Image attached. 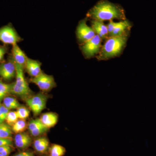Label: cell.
Masks as SVG:
<instances>
[{
  "label": "cell",
  "instance_id": "cell-1",
  "mask_svg": "<svg viewBox=\"0 0 156 156\" xmlns=\"http://www.w3.org/2000/svg\"><path fill=\"white\" fill-rule=\"evenodd\" d=\"M87 16L92 20L103 22L114 19L121 21L126 19V12L123 7L108 0H99L89 10Z\"/></svg>",
  "mask_w": 156,
  "mask_h": 156
},
{
  "label": "cell",
  "instance_id": "cell-2",
  "mask_svg": "<svg viewBox=\"0 0 156 156\" xmlns=\"http://www.w3.org/2000/svg\"><path fill=\"white\" fill-rule=\"evenodd\" d=\"M130 34L110 37L102 45L96 58L98 61H106L121 56L126 48Z\"/></svg>",
  "mask_w": 156,
  "mask_h": 156
},
{
  "label": "cell",
  "instance_id": "cell-3",
  "mask_svg": "<svg viewBox=\"0 0 156 156\" xmlns=\"http://www.w3.org/2000/svg\"><path fill=\"white\" fill-rule=\"evenodd\" d=\"M16 80L13 83L11 94L26 99L31 95L32 91L26 80L22 66L16 64Z\"/></svg>",
  "mask_w": 156,
  "mask_h": 156
},
{
  "label": "cell",
  "instance_id": "cell-4",
  "mask_svg": "<svg viewBox=\"0 0 156 156\" xmlns=\"http://www.w3.org/2000/svg\"><path fill=\"white\" fill-rule=\"evenodd\" d=\"M102 39L96 34L92 38L81 44L80 48L84 57L87 59L96 57L102 47Z\"/></svg>",
  "mask_w": 156,
  "mask_h": 156
},
{
  "label": "cell",
  "instance_id": "cell-5",
  "mask_svg": "<svg viewBox=\"0 0 156 156\" xmlns=\"http://www.w3.org/2000/svg\"><path fill=\"white\" fill-rule=\"evenodd\" d=\"M48 96L42 93L31 95L25 99L27 106L33 113L34 115L37 116L41 114L47 105Z\"/></svg>",
  "mask_w": 156,
  "mask_h": 156
},
{
  "label": "cell",
  "instance_id": "cell-6",
  "mask_svg": "<svg viewBox=\"0 0 156 156\" xmlns=\"http://www.w3.org/2000/svg\"><path fill=\"white\" fill-rule=\"evenodd\" d=\"M87 17L80 21L77 27L76 35L80 45L89 41L96 35L92 27L87 25Z\"/></svg>",
  "mask_w": 156,
  "mask_h": 156
},
{
  "label": "cell",
  "instance_id": "cell-7",
  "mask_svg": "<svg viewBox=\"0 0 156 156\" xmlns=\"http://www.w3.org/2000/svg\"><path fill=\"white\" fill-rule=\"evenodd\" d=\"M30 82L36 84L44 92H48L56 87V83L52 76L42 72L39 75L32 78Z\"/></svg>",
  "mask_w": 156,
  "mask_h": 156
},
{
  "label": "cell",
  "instance_id": "cell-8",
  "mask_svg": "<svg viewBox=\"0 0 156 156\" xmlns=\"http://www.w3.org/2000/svg\"><path fill=\"white\" fill-rule=\"evenodd\" d=\"M21 40V37L12 27L5 26L0 28V41L4 44L14 45Z\"/></svg>",
  "mask_w": 156,
  "mask_h": 156
},
{
  "label": "cell",
  "instance_id": "cell-9",
  "mask_svg": "<svg viewBox=\"0 0 156 156\" xmlns=\"http://www.w3.org/2000/svg\"><path fill=\"white\" fill-rule=\"evenodd\" d=\"M16 75V65L12 57L9 61L0 65V76L4 80H10Z\"/></svg>",
  "mask_w": 156,
  "mask_h": 156
},
{
  "label": "cell",
  "instance_id": "cell-10",
  "mask_svg": "<svg viewBox=\"0 0 156 156\" xmlns=\"http://www.w3.org/2000/svg\"><path fill=\"white\" fill-rule=\"evenodd\" d=\"M27 128L30 135L34 137L44 134L48 130L40 119L31 120L28 123Z\"/></svg>",
  "mask_w": 156,
  "mask_h": 156
},
{
  "label": "cell",
  "instance_id": "cell-11",
  "mask_svg": "<svg viewBox=\"0 0 156 156\" xmlns=\"http://www.w3.org/2000/svg\"><path fill=\"white\" fill-rule=\"evenodd\" d=\"M91 25L96 34L99 36L102 41H106L108 38V32L107 25L103 21L92 20Z\"/></svg>",
  "mask_w": 156,
  "mask_h": 156
},
{
  "label": "cell",
  "instance_id": "cell-12",
  "mask_svg": "<svg viewBox=\"0 0 156 156\" xmlns=\"http://www.w3.org/2000/svg\"><path fill=\"white\" fill-rule=\"evenodd\" d=\"M131 27L132 23L128 20L120 21L108 37L121 36L126 34H130Z\"/></svg>",
  "mask_w": 156,
  "mask_h": 156
},
{
  "label": "cell",
  "instance_id": "cell-13",
  "mask_svg": "<svg viewBox=\"0 0 156 156\" xmlns=\"http://www.w3.org/2000/svg\"><path fill=\"white\" fill-rule=\"evenodd\" d=\"M41 65V63L39 61L28 58L24 68L28 74L34 78L39 75L42 73Z\"/></svg>",
  "mask_w": 156,
  "mask_h": 156
},
{
  "label": "cell",
  "instance_id": "cell-14",
  "mask_svg": "<svg viewBox=\"0 0 156 156\" xmlns=\"http://www.w3.org/2000/svg\"><path fill=\"white\" fill-rule=\"evenodd\" d=\"M14 140L15 145L21 149L27 148L32 142L30 135L24 132L16 134Z\"/></svg>",
  "mask_w": 156,
  "mask_h": 156
},
{
  "label": "cell",
  "instance_id": "cell-15",
  "mask_svg": "<svg viewBox=\"0 0 156 156\" xmlns=\"http://www.w3.org/2000/svg\"><path fill=\"white\" fill-rule=\"evenodd\" d=\"M12 58L15 63L25 68L26 63L28 57L17 44L13 45L12 50Z\"/></svg>",
  "mask_w": 156,
  "mask_h": 156
},
{
  "label": "cell",
  "instance_id": "cell-16",
  "mask_svg": "<svg viewBox=\"0 0 156 156\" xmlns=\"http://www.w3.org/2000/svg\"><path fill=\"white\" fill-rule=\"evenodd\" d=\"M40 119L42 123L49 129L56 126L58 122V116L56 113L50 112L42 114Z\"/></svg>",
  "mask_w": 156,
  "mask_h": 156
},
{
  "label": "cell",
  "instance_id": "cell-17",
  "mask_svg": "<svg viewBox=\"0 0 156 156\" xmlns=\"http://www.w3.org/2000/svg\"><path fill=\"white\" fill-rule=\"evenodd\" d=\"M49 143V140L47 137L42 136L37 138L34 141V147L39 153H45L48 151Z\"/></svg>",
  "mask_w": 156,
  "mask_h": 156
},
{
  "label": "cell",
  "instance_id": "cell-18",
  "mask_svg": "<svg viewBox=\"0 0 156 156\" xmlns=\"http://www.w3.org/2000/svg\"><path fill=\"white\" fill-rule=\"evenodd\" d=\"M13 83L6 84L0 80V103L4 98L11 94Z\"/></svg>",
  "mask_w": 156,
  "mask_h": 156
},
{
  "label": "cell",
  "instance_id": "cell-19",
  "mask_svg": "<svg viewBox=\"0 0 156 156\" xmlns=\"http://www.w3.org/2000/svg\"><path fill=\"white\" fill-rule=\"evenodd\" d=\"M27 127L28 125L26 120L20 119L12 126L11 129L14 133L17 134L24 132Z\"/></svg>",
  "mask_w": 156,
  "mask_h": 156
},
{
  "label": "cell",
  "instance_id": "cell-20",
  "mask_svg": "<svg viewBox=\"0 0 156 156\" xmlns=\"http://www.w3.org/2000/svg\"><path fill=\"white\" fill-rule=\"evenodd\" d=\"M3 104L10 110L18 108L20 106V104L16 98L9 96L4 98Z\"/></svg>",
  "mask_w": 156,
  "mask_h": 156
},
{
  "label": "cell",
  "instance_id": "cell-21",
  "mask_svg": "<svg viewBox=\"0 0 156 156\" xmlns=\"http://www.w3.org/2000/svg\"><path fill=\"white\" fill-rule=\"evenodd\" d=\"M12 129L7 123L0 124V138L12 139Z\"/></svg>",
  "mask_w": 156,
  "mask_h": 156
},
{
  "label": "cell",
  "instance_id": "cell-22",
  "mask_svg": "<svg viewBox=\"0 0 156 156\" xmlns=\"http://www.w3.org/2000/svg\"><path fill=\"white\" fill-rule=\"evenodd\" d=\"M66 152V149L62 146L58 144H53L49 149L50 156H63Z\"/></svg>",
  "mask_w": 156,
  "mask_h": 156
},
{
  "label": "cell",
  "instance_id": "cell-23",
  "mask_svg": "<svg viewBox=\"0 0 156 156\" xmlns=\"http://www.w3.org/2000/svg\"><path fill=\"white\" fill-rule=\"evenodd\" d=\"M17 112L10 111L6 117L5 120L6 123L9 126H12L18 120Z\"/></svg>",
  "mask_w": 156,
  "mask_h": 156
},
{
  "label": "cell",
  "instance_id": "cell-24",
  "mask_svg": "<svg viewBox=\"0 0 156 156\" xmlns=\"http://www.w3.org/2000/svg\"><path fill=\"white\" fill-rule=\"evenodd\" d=\"M17 113L18 119H26L28 118L30 114V112L26 107L21 106L17 109Z\"/></svg>",
  "mask_w": 156,
  "mask_h": 156
},
{
  "label": "cell",
  "instance_id": "cell-25",
  "mask_svg": "<svg viewBox=\"0 0 156 156\" xmlns=\"http://www.w3.org/2000/svg\"><path fill=\"white\" fill-rule=\"evenodd\" d=\"M10 110L7 108L2 104L0 103V124L4 122Z\"/></svg>",
  "mask_w": 156,
  "mask_h": 156
},
{
  "label": "cell",
  "instance_id": "cell-26",
  "mask_svg": "<svg viewBox=\"0 0 156 156\" xmlns=\"http://www.w3.org/2000/svg\"><path fill=\"white\" fill-rule=\"evenodd\" d=\"M119 22H114L113 20H110L109 21L108 23L107 24L108 30V32L109 36L112 33L113 31L115 29V28L119 24Z\"/></svg>",
  "mask_w": 156,
  "mask_h": 156
},
{
  "label": "cell",
  "instance_id": "cell-27",
  "mask_svg": "<svg viewBox=\"0 0 156 156\" xmlns=\"http://www.w3.org/2000/svg\"><path fill=\"white\" fill-rule=\"evenodd\" d=\"M12 139L0 138V147L4 145L12 146Z\"/></svg>",
  "mask_w": 156,
  "mask_h": 156
},
{
  "label": "cell",
  "instance_id": "cell-28",
  "mask_svg": "<svg viewBox=\"0 0 156 156\" xmlns=\"http://www.w3.org/2000/svg\"><path fill=\"white\" fill-rule=\"evenodd\" d=\"M8 52V48L6 46H0V62L4 59V56Z\"/></svg>",
  "mask_w": 156,
  "mask_h": 156
},
{
  "label": "cell",
  "instance_id": "cell-29",
  "mask_svg": "<svg viewBox=\"0 0 156 156\" xmlns=\"http://www.w3.org/2000/svg\"><path fill=\"white\" fill-rule=\"evenodd\" d=\"M14 156H34L33 154L30 152L21 151L16 154Z\"/></svg>",
  "mask_w": 156,
  "mask_h": 156
},
{
  "label": "cell",
  "instance_id": "cell-30",
  "mask_svg": "<svg viewBox=\"0 0 156 156\" xmlns=\"http://www.w3.org/2000/svg\"><path fill=\"white\" fill-rule=\"evenodd\" d=\"M0 156H5L3 155L2 154H1V153H0Z\"/></svg>",
  "mask_w": 156,
  "mask_h": 156
}]
</instances>
